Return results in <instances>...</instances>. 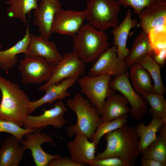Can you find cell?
<instances>
[{"label": "cell", "instance_id": "obj_37", "mask_svg": "<svg viewBox=\"0 0 166 166\" xmlns=\"http://www.w3.org/2000/svg\"><path fill=\"white\" fill-rule=\"evenodd\" d=\"M142 166H164L160 162L155 160L150 159H140Z\"/></svg>", "mask_w": 166, "mask_h": 166}, {"label": "cell", "instance_id": "obj_3", "mask_svg": "<svg viewBox=\"0 0 166 166\" xmlns=\"http://www.w3.org/2000/svg\"><path fill=\"white\" fill-rule=\"evenodd\" d=\"M66 104L77 117L76 124L67 128L68 136L71 138L76 133L80 132L91 141L95 132L101 122L100 113L88 99L79 93L68 100Z\"/></svg>", "mask_w": 166, "mask_h": 166}, {"label": "cell", "instance_id": "obj_5", "mask_svg": "<svg viewBox=\"0 0 166 166\" xmlns=\"http://www.w3.org/2000/svg\"><path fill=\"white\" fill-rule=\"evenodd\" d=\"M121 9L117 0H89L84 10L88 23L96 29L105 32L119 25L118 15Z\"/></svg>", "mask_w": 166, "mask_h": 166}, {"label": "cell", "instance_id": "obj_36", "mask_svg": "<svg viewBox=\"0 0 166 166\" xmlns=\"http://www.w3.org/2000/svg\"><path fill=\"white\" fill-rule=\"evenodd\" d=\"M153 55V58H152L161 67L164 66L166 59V50Z\"/></svg>", "mask_w": 166, "mask_h": 166}, {"label": "cell", "instance_id": "obj_34", "mask_svg": "<svg viewBox=\"0 0 166 166\" xmlns=\"http://www.w3.org/2000/svg\"><path fill=\"white\" fill-rule=\"evenodd\" d=\"M121 6L131 7L139 16L142 11L156 0H117Z\"/></svg>", "mask_w": 166, "mask_h": 166}, {"label": "cell", "instance_id": "obj_30", "mask_svg": "<svg viewBox=\"0 0 166 166\" xmlns=\"http://www.w3.org/2000/svg\"><path fill=\"white\" fill-rule=\"evenodd\" d=\"M128 118V115H126L111 121L101 122L95 132L91 141L97 148L101 139L105 134L126 124Z\"/></svg>", "mask_w": 166, "mask_h": 166}, {"label": "cell", "instance_id": "obj_28", "mask_svg": "<svg viewBox=\"0 0 166 166\" xmlns=\"http://www.w3.org/2000/svg\"><path fill=\"white\" fill-rule=\"evenodd\" d=\"M141 95L149 105L148 111L152 118L162 119L166 123V101L163 94L153 92Z\"/></svg>", "mask_w": 166, "mask_h": 166}, {"label": "cell", "instance_id": "obj_35", "mask_svg": "<svg viewBox=\"0 0 166 166\" xmlns=\"http://www.w3.org/2000/svg\"><path fill=\"white\" fill-rule=\"evenodd\" d=\"M48 166H79L67 156L55 158L51 160Z\"/></svg>", "mask_w": 166, "mask_h": 166}, {"label": "cell", "instance_id": "obj_33", "mask_svg": "<svg viewBox=\"0 0 166 166\" xmlns=\"http://www.w3.org/2000/svg\"><path fill=\"white\" fill-rule=\"evenodd\" d=\"M90 166H132L127 162L116 157L95 159L89 164Z\"/></svg>", "mask_w": 166, "mask_h": 166}, {"label": "cell", "instance_id": "obj_21", "mask_svg": "<svg viewBox=\"0 0 166 166\" xmlns=\"http://www.w3.org/2000/svg\"><path fill=\"white\" fill-rule=\"evenodd\" d=\"M30 27L26 26L25 34L22 39L10 47L4 50H0V68L7 71L13 68L18 61V55L26 52L30 40Z\"/></svg>", "mask_w": 166, "mask_h": 166}, {"label": "cell", "instance_id": "obj_19", "mask_svg": "<svg viewBox=\"0 0 166 166\" xmlns=\"http://www.w3.org/2000/svg\"><path fill=\"white\" fill-rule=\"evenodd\" d=\"M138 24L137 19H132L131 10L128 9L123 21L112 30L113 45L117 48L118 57L123 60H124L129 52L127 43L130 32Z\"/></svg>", "mask_w": 166, "mask_h": 166}, {"label": "cell", "instance_id": "obj_9", "mask_svg": "<svg viewBox=\"0 0 166 166\" xmlns=\"http://www.w3.org/2000/svg\"><path fill=\"white\" fill-rule=\"evenodd\" d=\"M110 86L113 91L119 92L126 98L131 106L129 113L132 117L136 121L142 120L146 113L148 103L132 87L128 71L115 77L110 81Z\"/></svg>", "mask_w": 166, "mask_h": 166}, {"label": "cell", "instance_id": "obj_8", "mask_svg": "<svg viewBox=\"0 0 166 166\" xmlns=\"http://www.w3.org/2000/svg\"><path fill=\"white\" fill-rule=\"evenodd\" d=\"M18 69L21 73V81L24 84H40L51 77L54 65L40 57L25 56L19 61Z\"/></svg>", "mask_w": 166, "mask_h": 166}, {"label": "cell", "instance_id": "obj_27", "mask_svg": "<svg viewBox=\"0 0 166 166\" xmlns=\"http://www.w3.org/2000/svg\"><path fill=\"white\" fill-rule=\"evenodd\" d=\"M146 69L154 82L153 92L164 94L166 88L163 83L160 74L161 67L154 60L151 56H148L137 63Z\"/></svg>", "mask_w": 166, "mask_h": 166}, {"label": "cell", "instance_id": "obj_4", "mask_svg": "<svg viewBox=\"0 0 166 166\" xmlns=\"http://www.w3.org/2000/svg\"><path fill=\"white\" fill-rule=\"evenodd\" d=\"M73 38V50L85 63H93L109 48L108 37L88 23L83 24Z\"/></svg>", "mask_w": 166, "mask_h": 166}, {"label": "cell", "instance_id": "obj_38", "mask_svg": "<svg viewBox=\"0 0 166 166\" xmlns=\"http://www.w3.org/2000/svg\"><path fill=\"white\" fill-rule=\"evenodd\" d=\"M158 132L159 135L164 137H166V124H164L159 128Z\"/></svg>", "mask_w": 166, "mask_h": 166}, {"label": "cell", "instance_id": "obj_22", "mask_svg": "<svg viewBox=\"0 0 166 166\" xmlns=\"http://www.w3.org/2000/svg\"><path fill=\"white\" fill-rule=\"evenodd\" d=\"M126 98L121 94H112L104 101L101 113V122L128 115L130 108Z\"/></svg>", "mask_w": 166, "mask_h": 166}, {"label": "cell", "instance_id": "obj_40", "mask_svg": "<svg viewBox=\"0 0 166 166\" xmlns=\"http://www.w3.org/2000/svg\"><path fill=\"white\" fill-rule=\"evenodd\" d=\"M0 92H1V91H0Z\"/></svg>", "mask_w": 166, "mask_h": 166}, {"label": "cell", "instance_id": "obj_11", "mask_svg": "<svg viewBox=\"0 0 166 166\" xmlns=\"http://www.w3.org/2000/svg\"><path fill=\"white\" fill-rule=\"evenodd\" d=\"M93 63L88 74L92 76L106 74L115 77L128 71L124 60L118 57L117 48L114 45L104 51Z\"/></svg>", "mask_w": 166, "mask_h": 166}, {"label": "cell", "instance_id": "obj_6", "mask_svg": "<svg viewBox=\"0 0 166 166\" xmlns=\"http://www.w3.org/2000/svg\"><path fill=\"white\" fill-rule=\"evenodd\" d=\"M111 77L106 74L95 76L88 75L79 77L77 80L81 92L100 114L105 100L115 93L110 86Z\"/></svg>", "mask_w": 166, "mask_h": 166}, {"label": "cell", "instance_id": "obj_14", "mask_svg": "<svg viewBox=\"0 0 166 166\" xmlns=\"http://www.w3.org/2000/svg\"><path fill=\"white\" fill-rule=\"evenodd\" d=\"M59 0H41L37 9L34 10V25L37 27L39 35L49 40L52 34L51 28L57 12L61 9Z\"/></svg>", "mask_w": 166, "mask_h": 166}, {"label": "cell", "instance_id": "obj_10", "mask_svg": "<svg viewBox=\"0 0 166 166\" xmlns=\"http://www.w3.org/2000/svg\"><path fill=\"white\" fill-rule=\"evenodd\" d=\"M68 108L64 103L58 100L56 101L52 108L43 109L42 114L38 116L28 114L26 117L23 126L27 129L41 130L49 126L61 129L67 123L65 114Z\"/></svg>", "mask_w": 166, "mask_h": 166}, {"label": "cell", "instance_id": "obj_31", "mask_svg": "<svg viewBox=\"0 0 166 166\" xmlns=\"http://www.w3.org/2000/svg\"><path fill=\"white\" fill-rule=\"evenodd\" d=\"M36 130L22 128L11 121L0 119V132L9 133L20 142L23 140V137L26 134Z\"/></svg>", "mask_w": 166, "mask_h": 166}, {"label": "cell", "instance_id": "obj_32", "mask_svg": "<svg viewBox=\"0 0 166 166\" xmlns=\"http://www.w3.org/2000/svg\"><path fill=\"white\" fill-rule=\"evenodd\" d=\"M148 34L152 48V54L166 50V31H152Z\"/></svg>", "mask_w": 166, "mask_h": 166}, {"label": "cell", "instance_id": "obj_39", "mask_svg": "<svg viewBox=\"0 0 166 166\" xmlns=\"http://www.w3.org/2000/svg\"><path fill=\"white\" fill-rule=\"evenodd\" d=\"M2 44L0 42V50L1 49V48H2Z\"/></svg>", "mask_w": 166, "mask_h": 166}, {"label": "cell", "instance_id": "obj_15", "mask_svg": "<svg viewBox=\"0 0 166 166\" xmlns=\"http://www.w3.org/2000/svg\"><path fill=\"white\" fill-rule=\"evenodd\" d=\"M139 16L140 26L147 34L152 31H166V0H156Z\"/></svg>", "mask_w": 166, "mask_h": 166}, {"label": "cell", "instance_id": "obj_2", "mask_svg": "<svg viewBox=\"0 0 166 166\" xmlns=\"http://www.w3.org/2000/svg\"><path fill=\"white\" fill-rule=\"evenodd\" d=\"M0 89V119L11 121L22 127L29 114L31 101L17 84L1 75Z\"/></svg>", "mask_w": 166, "mask_h": 166}, {"label": "cell", "instance_id": "obj_29", "mask_svg": "<svg viewBox=\"0 0 166 166\" xmlns=\"http://www.w3.org/2000/svg\"><path fill=\"white\" fill-rule=\"evenodd\" d=\"M142 158L152 159L166 165V137L160 135L141 154Z\"/></svg>", "mask_w": 166, "mask_h": 166}, {"label": "cell", "instance_id": "obj_23", "mask_svg": "<svg viewBox=\"0 0 166 166\" xmlns=\"http://www.w3.org/2000/svg\"><path fill=\"white\" fill-rule=\"evenodd\" d=\"M152 53L148 34L142 30L135 38L129 54L124 60L125 64L130 67L144 57L151 56Z\"/></svg>", "mask_w": 166, "mask_h": 166}, {"label": "cell", "instance_id": "obj_17", "mask_svg": "<svg viewBox=\"0 0 166 166\" xmlns=\"http://www.w3.org/2000/svg\"><path fill=\"white\" fill-rule=\"evenodd\" d=\"M30 38L25 56L41 57L53 65L61 59L62 55L54 42L45 39L33 33H30Z\"/></svg>", "mask_w": 166, "mask_h": 166}, {"label": "cell", "instance_id": "obj_18", "mask_svg": "<svg viewBox=\"0 0 166 166\" xmlns=\"http://www.w3.org/2000/svg\"><path fill=\"white\" fill-rule=\"evenodd\" d=\"M79 78L72 77L65 79L49 87L42 97L36 100L30 101L29 114L45 104L48 103L51 105L57 101L69 97L70 93L68 92V90L77 81Z\"/></svg>", "mask_w": 166, "mask_h": 166}, {"label": "cell", "instance_id": "obj_26", "mask_svg": "<svg viewBox=\"0 0 166 166\" xmlns=\"http://www.w3.org/2000/svg\"><path fill=\"white\" fill-rule=\"evenodd\" d=\"M38 0H9L6 4L9 6L6 10V14L10 18H17L26 26V15L32 10L36 9Z\"/></svg>", "mask_w": 166, "mask_h": 166}, {"label": "cell", "instance_id": "obj_12", "mask_svg": "<svg viewBox=\"0 0 166 166\" xmlns=\"http://www.w3.org/2000/svg\"><path fill=\"white\" fill-rule=\"evenodd\" d=\"M24 137L25 139L21 143L26 150L29 149L30 151L36 166H48L51 160L61 156L59 155L49 154L42 148L41 145L43 143L54 144V140L51 136L37 130L26 133Z\"/></svg>", "mask_w": 166, "mask_h": 166}, {"label": "cell", "instance_id": "obj_1", "mask_svg": "<svg viewBox=\"0 0 166 166\" xmlns=\"http://www.w3.org/2000/svg\"><path fill=\"white\" fill-rule=\"evenodd\" d=\"M106 146L102 152L98 153L94 158L110 157L120 158L135 165L136 159L140 155L139 145V138L135 126L126 124L121 128L105 134Z\"/></svg>", "mask_w": 166, "mask_h": 166}, {"label": "cell", "instance_id": "obj_13", "mask_svg": "<svg viewBox=\"0 0 166 166\" xmlns=\"http://www.w3.org/2000/svg\"><path fill=\"white\" fill-rule=\"evenodd\" d=\"M86 20L84 10H65L61 9L54 16L52 26V32L73 37Z\"/></svg>", "mask_w": 166, "mask_h": 166}, {"label": "cell", "instance_id": "obj_16", "mask_svg": "<svg viewBox=\"0 0 166 166\" xmlns=\"http://www.w3.org/2000/svg\"><path fill=\"white\" fill-rule=\"evenodd\" d=\"M73 139L68 143L67 148L70 155V158L79 166L88 165L95 156V144L85 135L77 132Z\"/></svg>", "mask_w": 166, "mask_h": 166}, {"label": "cell", "instance_id": "obj_20", "mask_svg": "<svg viewBox=\"0 0 166 166\" xmlns=\"http://www.w3.org/2000/svg\"><path fill=\"white\" fill-rule=\"evenodd\" d=\"M26 151L16 138L7 137L0 147V166H18L23 159Z\"/></svg>", "mask_w": 166, "mask_h": 166}, {"label": "cell", "instance_id": "obj_25", "mask_svg": "<svg viewBox=\"0 0 166 166\" xmlns=\"http://www.w3.org/2000/svg\"><path fill=\"white\" fill-rule=\"evenodd\" d=\"M130 68L129 77L136 92L140 95L153 93V86L148 72L138 63Z\"/></svg>", "mask_w": 166, "mask_h": 166}, {"label": "cell", "instance_id": "obj_24", "mask_svg": "<svg viewBox=\"0 0 166 166\" xmlns=\"http://www.w3.org/2000/svg\"><path fill=\"white\" fill-rule=\"evenodd\" d=\"M166 123L160 118H152L147 125L143 122L138 123L135 126L139 138V145L141 154L156 138V133L160 128Z\"/></svg>", "mask_w": 166, "mask_h": 166}, {"label": "cell", "instance_id": "obj_7", "mask_svg": "<svg viewBox=\"0 0 166 166\" xmlns=\"http://www.w3.org/2000/svg\"><path fill=\"white\" fill-rule=\"evenodd\" d=\"M85 64L73 51L65 53L54 65L49 79L40 86L39 90L45 92L49 86L65 79L72 77H80L85 72Z\"/></svg>", "mask_w": 166, "mask_h": 166}]
</instances>
